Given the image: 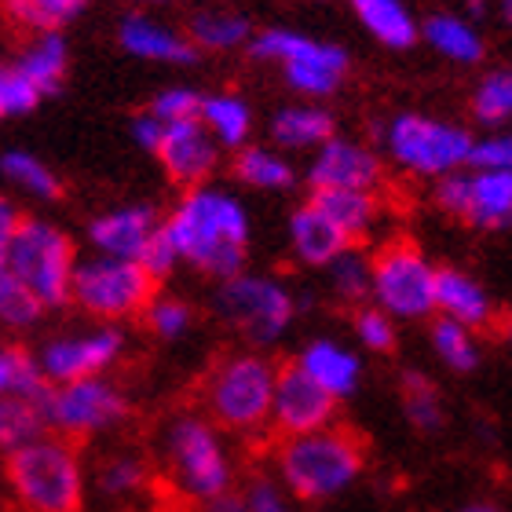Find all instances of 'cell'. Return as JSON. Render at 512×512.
Listing matches in <instances>:
<instances>
[{
    "instance_id": "6da1fadb",
    "label": "cell",
    "mask_w": 512,
    "mask_h": 512,
    "mask_svg": "<svg viewBox=\"0 0 512 512\" xmlns=\"http://www.w3.org/2000/svg\"><path fill=\"white\" fill-rule=\"evenodd\" d=\"M161 227L176 246L180 264L194 267L198 275L224 282L246 271L253 220L235 191L216 187V183L191 187L180 194V202L172 205Z\"/></svg>"
},
{
    "instance_id": "7a4b0ae2",
    "label": "cell",
    "mask_w": 512,
    "mask_h": 512,
    "mask_svg": "<svg viewBox=\"0 0 512 512\" xmlns=\"http://www.w3.org/2000/svg\"><path fill=\"white\" fill-rule=\"evenodd\" d=\"M363 439L341 425L319 428L308 436H286L275 447V480L293 502H333L363 480Z\"/></svg>"
},
{
    "instance_id": "3957f363",
    "label": "cell",
    "mask_w": 512,
    "mask_h": 512,
    "mask_svg": "<svg viewBox=\"0 0 512 512\" xmlns=\"http://www.w3.org/2000/svg\"><path fill=\"white\" fill-rule=\"evenodd\" d=\"M11 502L22 512H85L88 469L77 443L44 432L4 461Z\"/></svg>"
},
{
    "instance_id": "277c9868",
    "label": "cell",
    "mask_w": 512,
    "mask_h": 512,
    "mask_svg": "<svg viewBox=\"0 0 512 512\" xmlns=\"http://www.w3.org/2000/svg\"><path fill=\"white\" fill-rule=\"evenodd\" d=\"M161 458L172 491L194 505H205L220 494L235 491V454L227 436L205 414L183 410L161 432Z\"/></svg>"
},
{
    "instance_id": "5b68a950",
    "label": "cell",
    "mask_w": 512,
    "mask_h": 512,
    "mask_svg": "<svg viewBox=\"0 0 512 512\" xmlns=\"http://www.w3.org/2000/svg\"><path fill=\"white\" fill-rule=\"evenodd\" d=\"M278 366L264 352L224 355L209 370L202 388L205 417L220 432L231 436H260L271 421V395H275Z\"/></svg>"
},
{
    "instance_id": "8992f818",
    "label": "cell",
    "mask_w": 512,
    "mask_h": 512,
    "mask_svg": "<svg viewBox=\"0 0 512 512\" xmlns=\"http://www.w3.org/2000/svg\"><path fill=\"white\" fill-rule=\"evenodd\" d=\"M249 55L256 63L282 66L286 85L308 103H322L341 92L344 77L352 70L348 48L333 41H319L308 33L286 30V26H267L249 37Z\"/></svg>"
},
{
    "instance_id": "52a82bcc",
    "label": "cell",
    "mask_w": 512,
    "mask_h": 512,
    "mask_svg": "<svg viewBox=\"0 0 512 512\" xmlns=\"http://www.w3.org/2000/svg\"><path fill=\"white\" fill-rule=\"evenodd\" d=\"M77 246L63 227L41 216H22L8 242V267L44 311L70 304Z\"/></svg>"
},
{
    "instance_id": "ba28073f",
    "label": "cell",
    "mask_w": 512,
    "mask_h": 512,
    "mask_svg": "<svg viewBox=\"0 0 512 512\" xmlns=\"http://www.w3.org/2000/svg\"><path fill=\"white\" fill-rule=\"evenodd\" d=\"M216 315L253 348H271L297 319L293 289L264 271H238L216 286Z\"/></svg>"
},
{
    "instance_id": "9c48e42d",
    "label": "cell",
    "mask_w": 512,
    "mask_h": 512,
    "mask_svg": "<svg viewBox=\"0 0 512 512\" xmlns=\"http://www.w3.org/2000/svg\"><path fill=\"white\" fill-rule=\"evenodd\" d=\"M472 132L458 121H439L428 114H395L381 128V143L388 158L417 180H443L450 172L469 169Z\"/></svg>"
},
{
    "instance_id": "30bf717a",
    "label": "cell",
    "mask_w": 512,
    "mask_h": 512,
    "mask_svg": "<svg viewBox=\"0 0 512 512\" xmlns=\"http://www.w3.org/2000/svg\"><path fill=\"white\" fill-rule=\"evenodd\" d=\"M132 414L125 388L114 377H85L70 384H48L41 395V417L52 436L70 443L96 439L121 428Z\"/></svg>"
},
{
    "instance_id": "8fae6325",
    "label": "cell",
    "mask_w": 512,
    "mask_h": 512,
    "mask_svg": "<svg viewBox=\"0 0 512 512\" xmlns=\"http://www.w3.org/2000/svg\"><path fill=\"white\" fill-rule=\"evenodd\" d=\"M158 282L136 264V260H118V256H77L74 278H70V304L92 315V319L114 322L136 319L150 304Z\"/></svg>"
},
{
    "instance_id": "7c38bea8",
    "label": "cell",
    "mask_w": 512,
    "mask_h": 512,
    "mask_svg": "<svg viewBox=\"0 0 512 512\" xmlns=\"http://www.w3.org/2000/svg\"><path fill=\"white\" fill-rule=\"evenodd\" d=\"M370 300L392 322H417L436 311V264L425 249L395 238L370 256Z\"/></svg>"
},
{
    "instance_id": "4fadbf2b",
    "label": "cell",
    "mask_w": 512,
    "mask_h": 512,
    "mask_svg": "<svg viewBox=\"0 0 512 512\" xmlns=\"http://www.w3.org/2000/svg\"><path fill=\"white\" fill-rule=\"evenodd\" d=\"M125 355V337L118 326L99 322L92 330L55 333L37 348L33 363L41 370L44 384H70L85 377H107Z\"/></svg>"
},
{
    "instance_id": "5bb4252c",
    "label": "cell",
    "mask_w": 512,
    "mask_h": 512,
    "mask_svg": "<svg viewBox=\"0 0 512 512\" xmlns=\"http://www.w3.org/2000/svg\"><path fill=\"white\" fill-rule=\"evenodd\" d=\"M439 213L480 231H502L512 220V172H450L432 183Z\"/></svg>"
},
{
    "instance_id": "9a60e30c",
    "label": "cell",
    "mask_w": 512,
    "mask_h": 512,
    "mask_svg": "<svg viewBox=\"0 0 512 512\" xmlns=\"http://www.w3.org/2000/svg\"><path fill=\"white\" fill-rule=\"evenodd\" d=\"M311 191H381L384 161L370 143L352 136H330L311 150L308 161Z\"/></svg>"
},
{
    "instance_id": "2e32d148",
    "label": "cell",
    "mask_w": 512,
    "mask_h": 512,
    "mask_svg": "<svg viewBox=\"0 0 512 512\" xmlns=\"http://www.w3.org/2000/svg\"><path fill=\"white\" fill-rule=\"evenodd\" d=\"M337 425V399L326 395L300 366H278L275 395H271V421L278 436H308L319 428Z\"/></svg>"
},
{
    "instance_id": "e0dca14e",
    "label": "cell",
    "mask_w": 512,
    "mask_h": 512,
    "mask_svg": "<svg viewBox=\"0 0 512 512\" xmlns=\"http://www.w3.org/2000/svg\"><path fill=\"white\" fill-rule=\"evenodd\" d=\"M154 154H158L165 176L183 191L213 183V172L220 169V147H216V139L205 132L198 118L165 125V136H161Z\"/></svg>"
},
{
    "instance_id": "ac0fdd59",
    "label": "cell",
    "mask_w": 512,
    "mask_h": 512,
    "mask_svg": "<svg viewBox=\"0 0 512 512\" xmlns=\"http://www.w3.org/2000/svg\"><path fill=\"white\" fill-rule=\"evenodd\" d=\"M161 227L158 209L150 205H118L99 213L88 224V246L99 256H118V260H139L154 231Z\"/></svg>"
},
{
    "instance_id": "d6986e66",
    "label": "cell",
    "mask_w": 512,
    "mask_h": 512,
    "mask_svg": "<svg viewBox=\"0 0 512 512\" xmlns=\"http://www.w3.org/2000/svg\"><path fill=\"white\" fill-rule=\"evenodd\" d=\"M118 44L132 59L161 66H191L198 59L187 33L172 30L165 19H154L150 11H132L118 22Z\"/></svg>"
},
{
    "instance_id": "ffe728a7",
    "label": "cell",
    "mask_w": 512,
    "mask_h": 512,
    "mask_svg": "<svg viewBox=\"0 0 512 512\" xmlns=\"http://www.w3.org/2000/svg\"><path fill=\"white\" fill-rule=\"evenodd\" d=\"M436 311L472 333L491 330L498 322V304L491 289L461 267H436Z\"/></svg>"
},
{
    "instance_id": "44dd1931",
    "label": "cell",
    "mask_w": 512,
    "mask_h": 512,
    "mask_svg": "<svg viewBox=\"0 0 512 512\" xmlns=\"http://www.w3.org/2000/svg\"><path fill=\"white\" fill-rule=\"evenodd\" d=\"M293 366H300L337 403L355 395L359 384H363V359L344 341H337V337H315V341H308L300 348L297 359H293Z\"/></svg>"
},
{
    "instance_id": "7402d4cb",
    "label": "cell",
    "mask_w": 512,
    "mask_h": 512,
    "mask_svg": "<svg viewBox=\"0 0 512 512\" xmlns=\"http://www.w3.org/2000/svg\"><path fill=\"white\" fill-rule=\"evenodd\" d=\"M267 136H271V147L282 154H311L330 136H337V118L322 103L300 99V103H289L278 114H271Z\"/></svg>"
},
{
    "instance_id": "603a6c76",
    "label": "cell",
    "mask_w": 512,
    "mask_h": 512,
    "mask_svg": "<svg viewBox=\"0 0 512 512\" xmlns=\"http://www.w3.org/2000/svg\"><path fill=\"white\" fill-rule=\"evenodd\" d=\"M417 37H425L432 52L458 66H476L487 55L480 26L458 11H432L425 22H417Z\"/></svg>"
},
{
    "instance_id": "cb8c5ba5",
    "label": "cell",
    "mask_w": 512,
    "mask_h": 512,
    "mask_svg": "<svg viewBox=\"0 0 512 512\" xmlns=\"http://www.w3.org/2000/svg\"><path fill=\"white\" fill-rule=\"evenodd\" d=\"M286 235H289V253L304 267H326L333 256H341L344 249L352 246V242L326 220V213H319L311 202L293 209Z\"/></svg>"
},
{
    "instance_id": "d4e9b609",
    "label": "cell",
    "mask_w": 512,
    "mask_h": 512,
    "mask_svg": "<svg viewBox=\"0 0 512 512\" xmlns=\"http://www.w3.org/2000/svg\"><path fill=\"white\" fill-rule=\"evenodd\" d=\"M319 213H326L337 231H341L352 246H359L384 216V202L377 191H311L308 198Z\"/></svg>"
},
{
    "instance_id": "484cf974",
    "label": "cell",
    "mask_w": 512,
    "mask_h": 512,
    "mask_svg": "<svg viewBox=\"0 0 512 512\" xmlns=\"http://www.w3.org/2000/svg\"><path fill=\"white\" fill-rule=\"evenodd\" d=\"M352 15L370 37L392 52H406L417 44V19L406 0H348Z\"/></svg>"
},
{
    "instance_id": "4316f807",
    "label": "cell",
    "mask_w": 512,
    "mask_h": 512,
    "mask_svg": "<svg viewBox=\"0 0 512 512\" xmlns=\"http://www.w3.org/2000/svg\"><path fill=\"white\" fill-rule=\"evenodd\" d=\"M66 66H70V44H66V37L59 30H48V33H33L30 41H26L15 70H19V74L37 88V96L44 99V96H52V92H59V85H63V77H66Z\"/></svg>"
},
{
    "instance_id": "83f0119b",
    "label": "cell",
    "mask_w": 512,
    "mask_h": 512,
    "mask_svg": "<svg viewBox=\"0 0 512 512\" xmlns=\"http://www.w3.org/2000/svg\"><path fill=\"white\" fill-rule=\"evenodd\" d=\"M198 121H202L205 132L216 139L220 150L249 147V136H253V107H249V99H242L238 92H213V96H202Z\"/></svg>"
},
{
    "instance_id": "f1b7e54d",
    "label": "cell",
    "mask_w": 512,
    "mask_h": 512,
    "mask_svg": "<svg viewBox=\"0 0 512 512\" xmlns=\"http://www.w3.org/2000/svg\"><path fill=\"white\" fill-rule=\"evenodd\" d=\"M253 26L242 11L231 8H202L194 11L187 22V41L194 44V52H238L242 44H249Z\"/></svg>"
},
{
    "instance_id": "f546056e",
    "label": "cell",
    "mask_w": 512,
    "mask_h": 512,
    "mask_svg": "<svg viewBox=\"0 0 512 512\" xmlns=\"http://www.w3.org/2000/svg\"><path fill=\"white\" fill-rule=\"evenodd\" d=\"M235 176L238 183H246L253 191H289L297 183V165L289 161V154L275 147H242L235 150Z\"/></svg>"
},
{
    "instance_id": "4dcf8cb0",
    "label": "cell",
    "mask_w": 512,
    "mask_h": 512,
    "mask_svg": "<svg viewBox=\"0 0 512 512\" xmlns=\"http://www.w3.org/2000/svg\"><path fill=\"white\" fill-rule=\"evenodd\" d=\"M150 487V465L136 450H114L99 461L96 469V491L107 502H132Z\"/></svg>"
},
{
    "instance_id": "1f68e13d",
    "label": "cell",
    "mask_w": 512,
    "mask_h": 512,
    "mask_svg": "<svg viewBox=\"0 0 512 512\" xmlns=\"http://www.w3.org/2000/svg\"><path fill=\"white\" fill-rule=\"evenodd\" d=\"M0 176L15 191L30 194L37 202H55L63 194V183L52 172V165L41 161L37 154H30V150H8V154H0Z\"/></svg>"
},
{
    "instance_id": "d6a6232c",
    "label": "cell",
    "mask_w": 512,
    "mask_h": 512,
    "mask_svg": "<svg viewBox=\"0 0 512 512\" xmlns=\"http://www.w3.org/2000/svg\"><path fill=\"white\" fill-rule=\"evenodd\" d=\"M403 414H406V421H410V428H414V432H425V436H432V432L443 428L447 406H443V395H439L436 381L428 374H417V370L403 374Z\"/></svg>"
},
{
    "instance_id": "836d02e7",
    "label": "cell",
    "mask_w": 512,
    "mask_h": 512,
    "mask_svg": "<svg viewBox=\"0 0 512 512\" xmlns=\"http://www.w3.org/2000/svg\"><path fill=\"white\" fill-rule=\"evenodd\" d=\"M432 352H436V359L447 366L450 374H472L483 363L480 337L450 319L432 322Z\"/></svg>"
},
{
    "instance_id": "e575fe53",
    "label": "cell",
    "mask_w": 512,
    "mask_h": 512,
    "mask_svg": "<svg viewBox=\"0 0 512 512\" xmlns=\"http://www.w3.org/2000/svg\"><path fill=\"white\" fill-rule=\"evenodd\" d=\"M44 432L48 428H44L41 417V399H26V395H4L0 399V450L4 454L26 447Z\"/></svg>"
},
{
    "instance_id": "d590c367",
    "label": "cell",
    "mask_w": 512,
    "mask_h": 512,
    "mask_svg": "<svg viewBox=\"0 0 512 512\" xmlns=\"http://www.w3.org/2000/svg\"><path fill=\"white\" fill-rule=\"evenodd\" d=\"M322 271L330 278V293L341 304L359 308L363 300H370V253H363L359 246H348L341 256H333Z\"/></svg>"
},
{
    "instance_id": "8d00e7d4",
    "label": "cell",
    "mask_w": 512,
    "mask_h": 512,
    "mask_svg": "<svg viewBox=\"0 0 512 512\" xmlns=\"http://www.w3.org/2000/svg\"><path fill=\"white\" fill-rule=\"evenodd\" d=\"M472 118L480 121L483 128L498 132L502 125H509L512 118V74L505 66L498 70H487V74L476 81V92L469 99Z\"/></svg>"
},
{
    "instance_id": "74e56055",
    "label": "cell",
    "mask_w": 512,
    "mask_h": 512,
    "mask_svg": "<svg viewBox=\"0 0 512 512\" xmlns=\"http://www.w3.org/2000/svg\"><path fill=\"white\" fill-rule=\"evenodd\" d=\"M48 388L33 363V352L19 348V344L0 341V399L4 395H26V399H41V392Z\"/></svg>"
},
{
    "instance_id": "f35d334b",
    "label": "cell",
    "mask_w": 512,
    "mask_h": 512,
    "mask_svg": "<svg viewBox=\"0 0 512 512\" xmlns=\"http://www.w3.org/2000/svg\"><path fill=\"white\" fill-rule=\"evenodd\" d=\"M11 19L33 33H48L66 26L88 8V0H11Z\"/></svg>"
},
{
    "instance_id": "ab89813d",
    "label": "cell",
    "mask_w": 512,
    "mask_h": 512,
    "mask_svg": "<svg viewBox=\"0 0 512 512\" xmlns=\"http://www.w3.org/2000/svg\"><path fill=\"white\" fill-rule=\"evenodd\" d=\"M139 319H143V326H147L158 341H180L194 326V308L180 297H158V293H154Z\"/></svg>"
},
{
    "instance_id": "60d3db41",
    "label": "cell",
    "mask_w": 512,
    "mask_h": 512,
    "mask_svg": "<svg viewBox=\"0 0 512 512\" xmlns=\"http://www.w3.org/2000/svg\"><path fill=\"white\" fill-rule=\"evenodd\" d=\"M44 308L22 289V282L11 275V267H0V326L8 330H30L37 326Z\"/></svg>"
},
{
    "instance_id": "b9f144b4",
    "label": "cell",
    "mask_w": 512,
    "mask_h": 512,
    "mask_svg": "<svg viewBox=\"0 0 512 512\" xmlns=\"http://www.w3.org/2000/svg\"><path fill=\"white\" fill-rule=\"evenodd\" d=\"M352 330H355V341L374 355L395 352V344H399V330H395V322L388 319L381 308H374V304H359V308H355Z\"/></svg>"
},
{
    "instance_id": "7bdbcfd3",
    "label": "cell",
    "mask_w": 512,
    "mask_h": 512,
    "mask_svg": "<svg viewBox=\"0 0 512 512\" xmlns=\"http://www.w3.org/2000/svg\"><path fill=\"white\" fill-rule=\"evenodd\" d=\"M246 512H293V498L282 483L275 480V472H256L242 483L238 491Z\"/></svg>"
},
{
    "instance_id": "ee69618b",
    "label": "cell",
    "mask_w": 512,
    "mask_h": 512,
    "mask_svg": "<svg viewBox=\"0 0 512 512\" xmlns=\"http://www.w3.org/2000/svg\"><path fill=\"white\" fill-rule=\"evenodd\" d=\"M198 107H202V92H194L187 85H172V88H161L158 96L150 99L147 114L158 118L161 125H180V121L198 118Z\"/></svg>"
},
{
    "instance_id": "f6af8a7d",
    "label": "cell",
    "mask_w": 512,
    "mask_h": 512,
    "mask_svg": "<svg viewBox=\"0 0 512 512\" xmlns=\"http://www.w3.org/2000/svg\"><path fill=\"white\" fill-rule=\"evenodd\" d=\"M41 103L37 88L15 70V66H0V121L22 118Z\"/></svg>"
},
{
    "instance_id": "bcb514c9",
    "label": "cell",
    "mask_w": 512,
    "mask_h": 512,
    "mask_svg": "<svg viewBox=\"0 0 512 512\" xmlns=\"http://www.w3.org/2000/svg\"><path fill=\"white\" fill-rule=\"evenodd\" d=\"M472 172H509L512 169V139L505 132H487L472 139L469 150Z\"/></svg>"
},
{
    "instance_id": "7dc6e473",
    "label": "cell",
    "mask_w": 512,
    "mask_h": 512,
    "mask_svg": "<svg viewBox=\"0 0 512 512\" xmlns=\"http://www.w3.org/2000/svg\"><path fill=\"white\" fill-rule=\"evenodd\" d=\"M143 271H147L154 282H161V278H169L176 267H180V256H176V246L169 242V235H165V227H158L154 231V238H150L147 246H143V253H139L136 260Z\"/></svg>"
},
{
    "instance_id": "c3c4849f",
    "label": "cell",
    "mask_w": 512,
    "mask_h": 512,
    "mask_svg": "<svg viewBox=\"0 0 512 512\" xmlns=\"http://www.w3.org/2000/svg\"><path fill=\"white\" fill-rule=\"evenodd\" d=\"M161 136H165V125H161L158 118H150L147 110H139L136 118H132V139H136V147H143L147 154L158 150Z\"/></svg>"
},
{
    "instance_id": "681fc988",
    "label": "cell",
    "mask_w": 512,
    "mask_h": 512,
    "mask_svg": "<svg viewBox=\"0 0 512 512\" xmlns=\"http://www.w3.org/2000/svg\"><path fill=\"white\" fill-rule=\"evenodd\" d=\"M19 220H22L19 205H15L8 194L0 191V264H8V242H11V235H15Z\"/></svg>"
},
{
    "instance_id": "f907efd6",
    "label": "cell",
    "mask_w": 512,
    "mask_h": 512,
    "mask_svg": "<svg viewBox=\"0 0 512 512\" xmlns=\"http://www.w3.org/2000/svg\"><path fill=\"white\" fill-rule=\"evenodd\" d=\"M198 512H246V505H242L238 491H227V494H220V498H213V502H205Z\"/></svg>"
},
{
    "instance_id": "816d5d0a",
    "label": "cell",
    "mask_w": 512,
    "mask_h": 512,
    "mask_svg": "<svg viewBox=\"0 0 512 512\" xmlns=\"http://www.w3.org/2000/svg\"><path fill=\"white\" fill-rule=\"evenodd\" d=\"M458 512H505L498 502H469V505H461Z\"/></svg>"
},
{
    "instance_id": "f5cc1de1",
    "label": "cell",
    "mask_w": 512,
    "mask_h": 512,
    "mask_svg": "<svg viewBox=\"0 0 512 512\" xmlns=\"http://www.w3.org/2000/svg\"><path fill=\"white\" fill-rule=\"evenodd\" d=\"M128 4H139V8H161V4H169V0H128Z\"/></svg>"
},
{
    "instance_id": "db71d44e",
    "label": "cell",
    "mask_w": 512,
    "mask_h": 512,
    "mask_svg": "<svg viewBox=\"0 0 512 512\" xmlns=\"http://www.w3.org/2000/svg\"><path fill=\"white\" fill-rule=\"evenodd\" d=\"M8 4H11V0H8Z\"/></svg>"
}]
</instances>
